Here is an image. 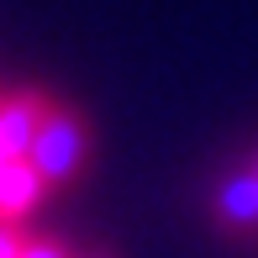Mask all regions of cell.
<instances>
[{"label": "cell", "mask_w": 258, "mask_h": 258, "mask_svg": "<svg viewBox=\"0 0 258 258\" xmlns=\"http://www.w3.org/2000/svg\"><path fill=\"white\" fill-rule=\"evenodd\" d=\"M21 258H79V253L69 248V242H58V237H27Z\"/></svg>", "instance_id": "5b68a950"}, {"label": "cell", "mask_w": 258, "mask_h": 258, "mask_svg": "<svg viewBox=\"0 0 258 258\" xmlns=\"http://www.w3.org/2000/svg\"><path fill=\"white\" fill-rule=\"evenodd\" d=\"M21 248H27V237L11 221H0V258H21Z\"/></svg>", "instance_id": "8992f818"}, {"label": "cell", "mask_w": 258, "mask_h": 258, "mask_svg": "<svg viewBox=\"0 0 258 258\" xmlns=\"http://www.w3.org/2000/svg\"><path fill=\"white\" fill-rule=\"evenodd\" d=\"M6 158H16V153H6V143H0V163H6Z\"/></svg>", "instance_id": "52a82bcc"}, {"label": "cell", "mask_w": 258, "mask_h": 258, "mask_svg": "<svg viewBox=\"0 0 258 258\" xmlns=\"http://www.w3.org/2000/svg\"><path fill=\"white\" fill-rule=\"evenodd\" d=\"M248 163H253V169H258V148H253V158H248Z\"/></svg>", "instance_id": "9c48e42d"}, {"label": "cell", "mask_w": 258, "mask_h": 258, "mask_svg": "<svg viewBox=\"0 0 258 258\" xmlns=\"http://www.w3.org/2000/svg\"><path fill=\"white\" fill-rule=\"evenodd\" d=\"M42 195H48V179L32 169V158H6L0 163V221L16 227L21 216H32L42 206Z\"/></svg>", "instance_id": "277c9868"}, {"label": "cell", "mask_w": 258, "mask_h": 258, "mask_svg": "<svg viewBox=\"0 0 258 258\" xmlns=\"http://www.w3.org/2000/svg\"><path fill=\"white\" fill-rule=\"evenodd\" d=\"M211 211H216L221 232H232V237H258V169L253 163H242V169H232V174L216 179Z\"/></svg>", "instance_id": "7a4b0ae2"}, {"label": "cell", "mask_w": 258, "mask_h": 258, "mask_svg": "<svg viewBox=\"0 0 258 258\" xmlns=\"http://www.w3.org/2000/svg\"><path fill=\"white\" fill-rule=\"evenodd\" d=\"M79 258H111V253H79Z\"/></svg>", "instance_id": "ba28073f"}, {"label": "cell", "mask_w": 258, "mask_h": 258, "mask_svg": "<svg viewBox=\"0 0 258 258\" xmlns=\"http://www.w3.org/2000/svg\"><path fill=\"white\" fill-rule=\"evenodd\" d=\"M90 121L74 111V105H63V100H53V111L42 116V126H37V137H32V148H27V158H32V169L48 179V190H63V184H74L79 179V169L90 163Z\"/></svg>", "instance_id": "6da1fadb"}, {"label": "cell", "mask_w": 258, "mask_h": 258, "mask_svg": "<svg viewBox=\"0 0 258 258\" xmlns=\"http://www.w3.org/2000/svg\"><path fill=\"white\" fill-rule=\"evenodd\" d=\"M48 111H53V95L37 90V85L0 95V143H6V153L27 158V148H32V137H37V126H42Z\"/></svg>", "instance_id": "3957f363"}]
</instances>
